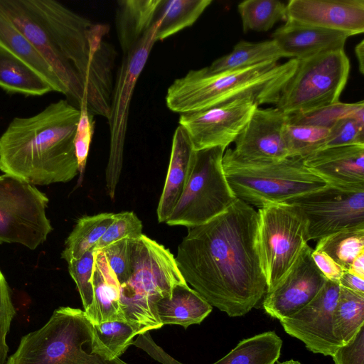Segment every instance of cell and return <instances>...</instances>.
<instances>
[{
    "label": "cell",
    "mask_w": 364,
    "mask_h": 364,
    "mask_svg": "<svg viewBox=\"0 0 364 364\" xmlns=\"http://www.w3.org/2000/svg\"><path fill=\"white\" fill-rule=\"evenodd\" d=\"M223 167L235 196L258 208L323 188L328 184L311 172L304 159L288 157L269 162H245L224 153Z\"/></svg>",
    "instance_id": "52a82bcc"
},
{
    "label": "cell",
    "mask_w": 364,
    "mask_h": 364,
    "mask_svg": "<svg viewBox=\"0 0 364 364\" xmlns=\"http://www.w3.org/2000/svg\"><path fill=\"white\" fill-rule=\"evenodd\" d=\"M257 250L267 291L274 288L308 244L307 223L300 208L272 203L258 209Z\"/></svg>",
    "instance_id": "30bf717a"
},
{
    "label": "cell",
    "mask_w": 364,
    "mask_h": 364,
    "mask_svg": "<svg viewBox=\"0 0 364 364\" xmlns=\"http://www.w3.org/2000/svg\"><path fill=\"white\" fill-rule=\"evenodd\" d=\"M302 211L309 240H319L351 229H364V191L339 188L330 185L290 199Z\"/></svg>",
    "instance_id": "4fadbf2b"
},
{
    "label": "cell",
    "mask_w": 364,
    "mask_h": 364,
    "mask_svg": "<svg viewBox=\"0 0 364 364\" xmlns=\"http://www.w3.org/2000/svg\"><path fill=\"white\" fill-rule=\"evenodd\" d=\"M340 287L364 294V279L345 271L338 281Z\"/></svg>",
    "instance_id": "bcb514c9"
},
{
    "label": "cell",
    "mask_w": 364,
    "mask_h": 364,
    "mask_svg": "<svg viewBox=\"0 0 364 364\" xmlns=\"http://www.w3.org/2000/svg\"><path fill=\"white\" fill-rule=\"evenodd\" d=\"M92 283L93 303L87 316L91 323L127 322L120 301V284L102 250L95 253Z\"/></svg>",
    "instance_id": "7402d4cb"
},
{
    "label": "cell",
    "mask_w": 364,
    "mask_h": 364,
    "mask_svg": "<svg viewBox=\"0 0 364 364\" xmlns=\"http://www.w3.org/2000/svg\"><path fill=\"white\" fill-rule=\"evenodd\" d=\"M348 37L343 32L304 25L289 19L272 35V39L287 58L299 60L343 50Z\"/></svg>",
    "instance_id": "ffe728a7"
},
{
    "label": "cell",
    "mask_w": 364,
    "mask_h": 364,
    "mask_svg": "<svg viewBox=\"0 0 364 364\" xmlns=\"http://www.w3.org/2000/svg\"><path fill=\"white\" fill-rule=\"evenodd\" d=\"M159 21L128 53L123 55L114 81L109 115V151L105 170L106 188L114 199L124 159L129 107L138 79L144 70L156 41Z\"/></svg>",
    "instance_id": "8fae6325"
},
{
    "label": "cell",
    "mask_w": 364,
    "mask_h": 364,
    "mask_svg": "<svg viewBox=\"0 0 364 364\" xmlns=\"http://www.w3.org/2000/svg\"><path fill=\"white\" fill-rule=\"evenodd\" d=\"M155 307L163 326L179 325L185 328L200 323L213 309V306L188 284L174 287L171 296L159 300Z\"/></svg>",
    "instance_id": "cb8c5ba5"
},
{
    "label": "cell",
    "mask_w": 364,
    "mask_h": 364,
    "mask_svg": "<svg viewBox=\"0 0 364 364\" xmlns=\"http://www.w3.org/2000/svg\"><path fill=\"white\" fill-rule=\"evenodd\" d=\"M80 114L74 137V147L78 171L82 174L85 168L90 146L94 134L95 120L84 101L79 107Z\"/></svg>",
    "instance_id": "ab89813d"
},
{
    "label": "cell",
    "mask_w": 364,
    "mask_h": 364,
    "mask_svg": "<svg viewBox=\"0 0 364 364\" xmlns=\"http://www.w3.org/2000/svg\"><path fill=\"white\" fill-rule=\"evenodd\" d=\"M364 144V121L354 116H345L329 128L325 147Z\"/></svg>",
    "instance_id": "f35d334b"
},
{
    "label": "cell",
    "mask_w": 364,
    "mask_h": 364,
    "mask_svg": "<svg viewBox=\"0 0 364 364\" xmlns=\"http://www.w3.org/2000/svg\"><path fill=\"white\" fill-rule=\"evenodd\" d=\"M287 19L345 33L364 32V0H290Z\"/></svg>",
    "instance_id": "ac0fdd59"
},
{
    "label": "cell",
    "mask_w": 364,
    "mask_h": 364,
    "mask_svg": "<svg viewBox=\"0 0 364 364\" xmlns=\"http://www.w3.org/2000/svg\"><path fill=\"white\" fill-rule=\"evenodd\" d=\"M131 272L120 286V301L127 323L139 333L163 326L156 302L170 297L178 284H187L168 249L145 235L129 240Z\"/></svg>",
    "instance_id": "8992f818"
},
{
    "label": "cell",
    "mask_w": 364,
    "mask_h": 364,
    "mask_svg": "<svg viewBox=\"0 0 364 364\" xmlns=\"http://www.w3.org/2000/svg\"><path fill=\"white\" fill-rule=\"evenodd\" d=\"M258 213L237 198L210 221L188 228L175 257L187 284L230 317L250 311L267 292L257 250Z\"/></svg>",
    "instance_id": "7a4b0ae2"
},
{
    "label": "cell",
    "mask_w": 364,
    "mask_h": 364,
    "mask_svg": "<svg viewBox=\"0 0 364 364\" xmlns=\"http://www.w3.org/2000/svg\"><path fill=\"white\" fill-rule=\"evenodd\" d=\"M297 65V60L290 59L282 64L268 61L215 74L208 73L204 68L191 70L168 87L166 106L181 114L247 96L257 97L260 105H274Z\"/></svg>",
    "instance_id": "277c9868"
},
{
    "label": "cell",
    "mask_w": 364,
    "mask_h": 364,
    "mask_svg": "<svg viewBox=\"0 0 364 364\" xmlns=\"http://www.w3.org/2000/svg\"><path fill=\"white\" fill-rule=\"evenodd\" d=\"M297 60L294 73L281 90L275 107L287 114H304L338 102L350 70L344 49Z\"/></svg>",
    "instance_id": "ba28073f"
},
{
    "label": "cell",
    "mask_w": 364,
    "mask_h": 364,
    "mask_svg": "<svg viewBox=\"0 0 364 364\" xmlns=\"http://www.w3.org/2000/svg\"><path fill=\"white\" fill-rule=\"evenodd\" d=\"M282 346V341L274 331L264 332L243 339L213 364H274Z\"/></svg>",
    "instance_id": "f1b7e54d"
},
{
    "label": "cell",
    "mask_w": 364,
    "mask_h": 364,
    "mask_svg": "<svg viewBox=\"0 0 364 364\" xmlns=\"http://www.w3.org/2000/svg\"><path fill=\"white\" fill-rule=\"evenodd\" d=\"M80 109L66 100L15 117L0 136V170L32 185L66 183L79 173L74 137Z\"/></svg>",
    "instance_id": "3957f363"
},
{
    "label": "cell",
    "mask_w": 364,
    "mask_h": 364,
    "mask_svg": "<svg viewBox=\"0 0 364 364\" xmlns=\"http://www.w3.org/2000/svg\"><path fill=\"white\" fill-rule=\"evenodd\" d=\"M348 272L364 279V252L359 254L351 263Z\"/></svg>",
    "instance_id": "7dc6e473"
},
{
    "label": "cell",
    "mask_w": 364,
    "mask_h": 364,
    "mask_svg": "<svg viewBox=\"0 0 364 364\" xmlns=\"http://www.w3.org/2000/svg\"><path fill=\"white\" fill-rule=\"evenodd\" d=\"M0 87L11 94L41 96L53 92L48 82L32 67L0 46Z\"/></svg>",
    "instance_id": "d4e9b609"
},
{
    "label": "cell",
    "mask_w": 364,
    "mask_h": 364,
    "mask_svg": "<svg viewBox=\"0 0 364 364\" xmlns=\"http://www.w3.org/2000/svg\"><path fill=\"white\" fill-rule=\"evenodd\" d=\"M211 3V0H161L156 14L159 25L156 41H163L191 26Z\"/></svg>",
    "instance_id": "83f0119b"
},
{
    "label": "cell",
    "mask_w": 364,
    "mask_h": 364,
    "mask_svg": "<svg viewBox=\"0 0 364 364\" xmlns=\"http://www.w3.org/2000/svg\"><path fill=\"white\" fill-rule=\"evenodd\" d=\"M244 32L270 30L287 20V4L278 0H246L237 6Z\"/></svg>",
    "instance_id": "1f68e13d"
},
{
    "label": "cell",
    "mask_w": 364,
    "mask_h": 364,
    "mask_svg": "<svg viewBox=\"0 0 364 364\" xmlns=\"http://www.w3.org/2000/svg\"><path fill=\"white\" fill-rule=\"evenodd\" d=\"M311 256L320 272L328 280L338 282L345 270L324 252L313 250Z\"/></svg>",
    "instance_id": "f6af8a7d"
},
{
    "label": "cell",
    "mask_w": 364,
    "mask_h": 364,
    "mask_svg": "<svg viewBox=\"0 0 364 364\" xmlns=\"http://www.w3.org/2000/svg\"><path fill=\"white\" fill-rule=\"evenodd\" d=\"M287 58L274 40L259 43L238 42L232 50L204 68L210 74L245 68L268 61Z\"/></svg>",
    "instance_id": "4316f807"
},
{
    "label": "cell",
    "mask_w": 364,
    "mask_h": 364,
    "mask_svg": "<svg viewBox=\"0 0 364 364\" xmlns=\"http://www.w3.org/2000/svg\"><path fill=\"white\" fill-rule=\"evenodd\" d=\"M48 198L33 185L0 175V243H17L35 250L53 230L46 215Z\"/></svg>",
    "instance_id": "7c38bea8"
},
{
    "label": "cell",
    "mask_w": 364,
    "mask_h": 364,
    "mask_svg": "<svg viewBox=\"0 0 364 364\" xmlns=\"http://www.w3.org/2000/svg\"><path fill=\"white\" fill-rule=\"evenodd\" d=\"M97 337L115 357L122 355L139 334L132 325L123 321H107L93 325Z\"/></svg>",
    "instance_id": "d590c367"
},
{
    "label": "cell",
    "mask_w": 364,
    "mask_h": 364,
    "mask_svg": "<svg viewBox=\"0 0 364 364\" xmlns=\"http://www.w3.org/2000/svg\"><path fill=\"white\" fill-rule=\"evenodd\" d=\"M114 218V213H102L79 218L65 242L61 258L68 263L93 249Z\"/></svg>",
    "instance_id": "f546056e"
},
{
    "label": "cell",
    "mask_w": 364,
    "mask_h": 364,
    "mask_svg": "<svg viewBox=\"0 0 364 364\" xmlns=\"http://www.w3.org/2000/svg\"><path fill=\"white\" fill-rule=\"evenodd\" d=\"M355 56L358 62V68L360 73L364 74V41L362 40L355 47Z\"/></svg>",
    "instance_id": "c3c4849f"
},
{
    "label": "cell",
    "mask_w": 364,
    "mask_h": 364,
    "mask_svg": "<svg viewBox=\"0 0 364 364\" xmlns=\"http://www.w3.org/2000/svg\"><path fill=\"white\" fill-rule=\"evenodd\" d=\"M288 114L279 109L256 108L235 140L232 156L245 162L277 161L289 157L284 138Z\"/></svg>",
    "instance_id": "e0dca14e"
},
{
    "label": "cell",
    "mask_w": 364,
    "mask_h": 364,
    "mask_svg": "<svg viewBox=\"0 0 364 364\" xmlns=\"http://www.w3.org/2000/svg\"><path fill=\"white\" fill-rule=\"evenodd\" d=\"M102 251L121 286L128 279L131 272L129 240L114 242Z\"/></svg>",
    "instance_id": "b9f144b4"
},
{
    "label": "cell",
    "mask_w": 364,
    "mask_h": 364,
    "mask_svg": "<svg viewBox=\"0 0 364 364\" xmlns=\"http://www.w3.org/2000/svg\"><path fill=\"white\" fill-rule=\"evenodd\" d=\"M161 0L117 1L115 28L124 54L128 53L156 23Z\"/></svg>",
    "instance_id": "603a6c76"
},
{
    "label": "cell",
    "mask_w": 364,
    "mask_h": 364,
    "mask_svg": "<svg viewBox=\"0 0 364 364\" xmlns=\"http://www.w3.org/2000/svg\"><path fill=\"white\" fill-rule=\"evenodd\" d=\"M142 235V223L134 212L124 211L114 213L113 222L97 242L93 250H102L117 241L134 240Z\"/></svg>",
    "instance_id": "8d00e7d4"
},
{
    "label": "cell",
    "mask_w": 364,
    "mask_h": 364,
    "mask_svg": "<svg viewBox=\"0 0 364 364\" xmlns=\"http://www.w3.org/2000/svg\"><path fill=\"white\" fill-rule=\"evenodd\" d=\"M328 134L326 127L287 122L284 138L289 157L304 159L325 148Z\"/></svg>",
    "instance_id": "836d02e7"
},
{
    "label": "cell",
    "mask_w": 364,
    "mask_h": 364,
    "mask_svg": "<svg viewBox=\"0 0 364 364\" xmlns=\"http://www.w3.org/2000/svg\"><path fill=\"white\" fill-rule=\"evenodd\" d=\"M196 150L185 129L178 125L173 133L170 161L156 213L159 223H166L188 181Z\"/></svg>",
    "instance_id": "44dd1931"
},
{
    "label": "cell",
    "mask_w": 364,
    "mask_h": 364,
    "mask_svg": "<svg viewBox=\"0 0 364 364\" xmlns=\"http://www.w3.org/2000/svg\"><path fill=\"white\" fill-rule=\"evenodd\" d=\"M259 105L257 97H243L206 109L181 114L178 123L196 151L216 146L226 149Z\"/></svg>",
    "instance_id": "5bb4252c"
},
{
    "label": "cell",
    "mask_w": 364,
    "mask_h": 364,
    "mask_svg": "<svg viewBox=\"0 0 364 364\" xmlns=\"http://www.w3.org/2000/svg\"><path fill=\"white\" fill-rule=\"evenodd\" d=\"M339 290L338 282L327 279L308 304L294 314L279 320L284 330L301 341L314 353L331 356L343 345L333 330V312Z\"/></svg>",
    "instance_id": "9a60e30c"
},
{
    "label": "cell",
    "mask_w": 364,
    "mask_h": 364,
    "mask_svg": "<svg viewBox=\"0 0 364 364\" xmlns=\"http://www.w3.org/2000/svg\"><path fill=\"white\" fill-rule=\"evenodd\" d=\"M225 151L216 146L196 151L188 181L166 221L168 225L191 228L203 225L236 200L223 167Z\"/></svg>",
    "instance_id": "9c48e42d"
},
{
    "label": "cell",
    "mask_w": 364,
    "mask_h": 364,
    "mask_svg": "<svg viewBox=\"0 0 364 364\" xmlns=\"http://www.w3.org/2000/svg\"><path fill=\"white\" fill-rule=\"evenodd\" d=\"M0 10L49 64L65 95L107 119L117 55L105 40L109 26L54 0H0Z\"/></svg>",
    "instance_id": "6da1fadb"
},
{
    "label": "cell",
    "mask_w": 364,
    "mask_h": 364,
    "mask_svg": "<svg viewBox=\"0 0 364 364\" xmlns=\"http://www.w3.org/2000/svg\"><path fill=\"white\" fill-rule=\"evenodd\" d=\"M334 364H364V326L331 355Z\"/></svg>",
    "instance_id": "7bdbcfd3"
},
{
    "label": "cell",
    "mask_w": 364,
    "mask_h": 364,
    "mask_svg": "<svg viewBox=\"0 0 364 364\" xmlns=\"http://www.w3.org/2000/svg\"><path fill=\"white\" fill-rule=\"evenodd\" d=\"M95 253L93 249L90 250L78 259L68 263V272L76 284L87 316L90 314L93 303L92 277Z\"/></svg>",
    "instance_id": "74e56055"
},
{
    "label": "cell",
    "mask_w": 364,
    "mask_h": 364,
    "mask_svg": "<svg viewBox=\"0 0 364 364\" xmlns=\"http://www.w3.org/2000/svg\"><path fill=\"white\" fill-rule=\"evenodd\" d=\"M5 364H127L100 341L80 309L60 306L41 328L23 336Z\"/></svg>",
    "instance_id": "5b68a950"
},
{
    "label": "cell",
    "mask_w": 364,
    "mask_h": 364,
    "mask_svg": "<svg viewBox=\"0 0 364 364\" xmlns=\"http://www.w3.org/2000/svg\"><path fill=\"white\" fill-rule=\"evenodd\" d=\"M364 326V294L340 287L333 312V330L344 344Z\"/></svg>",
    "instance_id": "4dcf8cb0"
},
{
    "label": "cell",
    "mask_w": 364,
    "mask_h": 364,
    "mask_svg": "<svg viewBox=\"0 0 364 364\" xmlns=\"http://www.w3.org/2000/svg\"><path fill=\"white\" fill-rule=\"evenodd\" d=\"M277 364H301L300 362L294 360H289L287 361H284L282 363H279Z\"/></svg>",
    "instance_id": "681fc988"
},
{
    "label": "cell",
    "mask_w": 364,
    "mask_h": 364,
    "mask_svg": "<svg viewBox=\"0 0 364 364\" xmlns=\"http://www.w3.org/2000/svg\"><path fill=\"white\" fill-rule=\"evenodd\" d=\"M131 345L142 349L161 364H183L172 358L156 345L150 335V331H145L137 335L136 338L132 341Z\"/></svg>",
    "instance_id": "ee69618b"
},
{
    "label": "cell",
    "mask_w": 364,
    "mask_h": 364,
    "mask_svg": "<svg viewBox=\"0 0 364 364\" xmlns=\"http://www.w3.org/2000/svg\"><path fill=\"white\" fill-rule=\"evenodd\" d=\"M314 250L324 252L348 271L355 258L364 252V229L346 230L321 238Z\"/></svg>",
    "instance_id": "d6a6232c"
},
{
    "label": "cell",
    "mask_w": 364,
    "mask_h": 364,
    "mask_svg": "<svg viewBox=\"0 0 364 364\" xmlns=\"http://www.w3.org/2000/svg\"><path fill=\"white\" fill-rule=\"evenodd\" d=\"M303 159L328 185L364 191V144L325 147Z\"/></svg>",
    "instance_id": "d6986e66"
},
{
    "label": "cell",
    "mask_w": 364,
    "mask_h": 364,
    "mask_svg": "<svg viewBox=\"0 0 364 364\" xmlns=\"http://www.w3.org/2000/svg\"><path fill=\"white\" fill-rule=\"evenodd\" d=\"M345 116H354L364 121L363 101L354 104L338 102L313 112L288 114V123L320 126L329 129L336 120Z\"/></svg>",
    "instance_id": "e575fe53"
},
{
    "label": "cell",
    "mask_w": 364,
    "mask_h": 364,
    "mask_svg": "<svg viewBox=\"0 0 364 364\" xmlns=\"http://www.w3.org/2000/svg\"><path fill=\"white\" fill-rule=\"evenodd\" d=\"M15 314L9 287L0 269V364H5L7 360L9 346L6 336Z\"/></svg>",
    "instance_id": "60d3db41"
},
{
    "label": "cell",
    "mask_w": 364,
    "mask_h": 364,
    "mask_svg": "<svg viewBox=\"0 0 364 364\" xmlns=\"http://www.w3.org/2000/svg\"><path fill=\"white\" fill-rule=\"evenodd\" d=\"M313 249L306 244L285 276L264 296L263 308L271 317L287 318L308 304L327 279L315 264Z\"/></svg>",
    "instance_id": "2e32d148"
},
{
    "label": "cell",
    "mask_w": 364,
    "mask_h": 364,
    "mask_svg": "<svg viewBox=\"0 0 364 364\" xmlns=\"http://www.w3.org/2000/svg\"><path fill=\"white\" fill-rule=\"evenodd\" d=\"M0 46L6 48L40 73L53 92L65 95V90L51 67L26 37L0 10Z\"/></svg>",
    "instance_id": "484cf974"
}]
</instances>
